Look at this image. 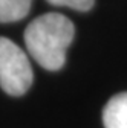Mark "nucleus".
<instances>
[{
    "mask_svg": "<svg viewBox=\"0 0 127 128\" xmlns=\"http://www.w3.org/2000/svg\"><path fill=\"white\" fill-rule=\"evenodd\" d=\"M75 37L74 23L58 12L43 14L25 30L29 55L46 70H58L66 62V52Z\"/></svg>",
    "mask_w": 127,
    "mask_h": 128,
    "instance_id": "obj_1",
    "label": "nucleus"
},
{
    "mask_svg": "<svg viewBox=\"0 0 127 128\" xmlns=\"http://www.w3.org/2000/svg\"><path fill=\"white\" fill-rule=\"evenodd\" d=\"M32 67L14 41L0 37V87L11 96H22L32 86Z\"/></svg>",
    "mask_w": 127,
    "mask_h": 128,
    "instance_id": "obj_2",
    "label": "nucleus"
},
{
    "mask_svg": "<svg viewBox=\"0 0 127 128\" xmlns=\"http://www.w3.org/2000/svg\"><path fill=\"white\" fill-rule=\"evenodd\" d=\"M104 128H127V92L112 96L103 110Z\"/></svg>",
    "mask_w": 127,
    "mask_h": 128,
    "instance_id": "obj_3",
    "label": "nucleus"
},
{
    "mask_svg": "<svg viewBox=\"0 0 127 128\" xmlns=\"http://www.w3.org/2000/svg\"><path fill=\"white\" fill-rule=\"evenodd\" d=\"M32 0H0V23H11L29 14Z\"/></svg>",
    "mask_w": 127,
    "mask_h": 128,
    "instance_id": "obj_4",
    "label": "nucleus"
},
{
    "mask_svg": "<svg viewBox=\"0 0 127 128\" xmlns=\"http://www.w3.org/2000/svg\"><path fill=\"white\" fill-rule=\"evenodd\" d=\"M54 6H66L75 11H89L92 9L95 0H46Z\"/></svg>",
    "mask_w": 127,
    "mask_h": 128,
    "instance_id": "obj_5",
    "label": "nucleus"
}]
</instances>
